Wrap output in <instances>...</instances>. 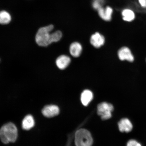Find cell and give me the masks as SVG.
<instances>
[{
	"label": "cell",
	"mask_w": 146,
	"mask_h": 146,
	"mask_svg": "<svg viewBox=\"0 0 146 146\" xmlns=\"http://www.w3.org/2000/svg\"><path fill=\"white\" fill-rule=\"evenodd\" d=\"M18 135L17 127L12 122L5 123L0 129V139L5 145L16 142Z\"/></svg>",
	"instance_id": "obj_1"
},
{
	"label": "cell",
	"mask_w": 146,
	"mask_h": 146,
	"mask_svg": "<svg viewBox=\"0 0 146 146\" xmlns=\"http://www.w3.org/2000/svg\"><path fill=\"white\" fill-rule=\"evenodd\" d=\"M54 28L53 25H50L39 29L35 37L36 42L38 45L46 47L53 43L52 34L50 33Z\"/></svg>",
	"instance_id": "obj_2"
},
{
	"label": "cell",
	"mask_w": 146,
	"mask_h": 146,
	"mask_svg": "<svg viewBox=\"0 0 146 146\" xmlns=\"http://www.w3.org/2000/svg\"><path fill=\"white\" fill-rule=\"evenodd\" d=\"M74 141L76 146H91L93 144L90 133L83 129L76 131L75 135Z\"/></svg>",
	"instance_id": "obj_3"
},
{
	"label": "cell",
	"mask_w": 146,
	"mask_h": 146,
	"mask_svg": "<svg viewBox=\"0 0 146 146\" xmlns=\"http://www.w3.org/2000/svg\"><path fill=\"white\" fill-rule=\"evenodd\" d=\"M114 107L111 104L103 102L98 106V113L103 120H106L111 118Z\"/></svg>",
	"instance_id": "obj_4"
},
{
	"label": "cell",
	"mask_w": 146,
	"mask_h": 146,
	"mask_svg": "<svg viewBox=\"0 0 146 146\" xmlns=\"http://www.w3.org/2000/svg\"><path fill=\"white\" fill-rule=\"evenodd\" d=\"M42 114L46 117L50 118L57 116L60 109L57 106L54 105H46L42 110Z\"/></svg>",
	"instance_id": "obj_5"
},
{
	"label": "cell",
	"mask_w": 146,
	"mask_h": 146,
	"mask_svg": "<svg viewBox=\"0 0 146 146\" xmlns=\"http://www.w3.org/2000/svg\"><path fill=\"white\" fill-rule=\"evenodd\" d=\"M118 55L119 59L121 61L127 60L130 62L134 61V56L131 50L127 47H122L118 51Z\"/></svg>",
	"instance_id": "obj_6"
},
{
	"label": "cell",
	"mask_w": 146,
	"mask_h": 146,
	"mask_svg": "<svg viewBox=\"0 0 146 146\" xmlns=\"http://www.w3.org/2000/svg\"><path fill=\"white\" fill-rule=\"evenodd\" d=\"M35 125V121L34 117L30 114L25 116L22 121V127L25 130H30L34 127Z\"/></svg>",
	"instance_id": "obj_7"
},
{
	"label": "cell",
	"mask_w": 146,
	"mask_h": 146,
	"mask_svg": "<svg viewBox=\"0 0 146 146\" xmlns=\"http://www.w3.org/2000/svg\"><path fill=\"white\" fill-rule=\"evenodd\" d=\"M90 41L93 46L96 48H99L104 44L105 38L99 33L96 32L91 36Z\"/></svg>",
	"instance_id": "obj_8"
},
{
	"label": "cell",
	"mask_w": 146,
	"mask_h": 146,
	"mask_svg": "<svg viewBox=\"0 0 146 146\" xmlns=\"http://www.w3.org/2000/svg\"><path fill=\"white\" fill-rule=\"evenodd\" d=\"M100 17L106 21H110L112 18L113 10L110 7L107 6L105 8L102 7L97 10Z\"/></svg>",
	"instance_id": "obj_9"
},
{
	"label": "cell",
	"mask_w": 146,
	"mask_h": 146,
	"mask_svg": "<svg viewBox=\"0 0 146 146\" xmlns=\"http://www.w3.org/2000/svg\"><path fill=\"white\" fill-rule=\"evenodd\" d=\"M119 129L120 132L128 133L131 132L133 129V125L130 120L127 118L122 119L118 122Z\"/></svg>",
	"instance_id": "obj_10"
},
{
	"label": "cell",
	"mask_w": 146,
	"mask_h": 146,
	"mask_svg": "<svg viewBox=\"0 0 146 146\" xmlns=\"http://www.w3.org/2000/svg\"><path fill=\"white\" fill-rule=\"evenodd\" d=\"M70 62V58L68 56L63 55L57 58L56 63L58 68L61 70H63L68 67Z\"/></svg>",
	"instance_id": "obj_11"
},
{
	"label": "cell",
	"mask_w": 146,
	"mask_h": 146,
	"mask_svg": "<svg viewBox=\"0 0 146 146\" xmlns=\"http://www.w3.org/2000/svg\"><path fill=\"white\" fill-rule=\"evenodd\" d=\"M82 50V45L77 42H74L71 44L69 51L71 55L74 57H78L81 54Z\"/></svg>",
	"instance_id": "obj_12"
},
{
	"label": "cell",
	"mask_w": 146,
	"mask_h": 146,
	"mask_svg": "<svg viewBox=\"0 0 146 146\" xmlns=\"http://www.w3.org/2000/svg\"><path fill=\"white\" fill-rule=\"evenodd\" d=\"M93 98V93L89 90H86L82 93L81 95V101L84 106L88 105L92 101Z\"/></svg>",
	"instance_id": "obj_13"
},
{
	"label": "cell",
	"mask_w": 146,
	"mask_h": 146,
	"mask_svg": "<svg viewBox=\"0 0 146 146\" xmlns=\"http://www.w3.org/2000/svg\"><path fill=\"white\" fill-rule=\"evenodd\" d=\"M124 21L128 22L132 21L135 19V15L134 12L129 9H125L122 12Z\"/></svg>",
	"instance_id": "obj_14"
},
{
	"label": "cell",
	"mask_w": 146,
	"mask_h": 146,
	"mask_svg": "<svg viewBox=\"0 0 146 146\" xmlns=\"http://www.w3.org/2000/svg\"><path fill=\"white\" fill-rule=\"evenodd\" d=\"M11 21V16L8 12L5 11L0 12V24H8Z\"/></svg>",
	"instance_id": "obj_15"
},
{
	"label": "cell",
	"mask_w": 146,
	"mask_h": 146,
	"mask_svg": "<svg viewBox=\"0 0 146 146\" xmlns=\"http://www.w3.org/2000/svg\"><path fill=\"white\" fill-rule=\"evenodd\" d=\"M105 3L104 0H94L92 3V6L95 10H98L103 7Z\"/></svg>",
	"instance_id": "obj_16"
},
{
	"label": "cell",
	"mask_w": 146,
	"mask_h": 146,
	"mask_svg": "<svg viewBox=\"0 0 146 146\" xmlns=\"http://www.w3.org/2000/svg\"><path fill=\"white\" fill-rule=\"evenodd\" d=\"M62 34L59 31H56L52 33V38L53 42H56L60 40L61 39Z\"/></svg>",
	"instance_id": "obj_17"
},
{
	"label": "cell",
	"mask_w": 146,
	"mask_h": 146,
	"mask_svg": "<svg viewBox=\"0 0 146 146\" xmlns=\"http://www.w3.org/2000/svg\"><path fill=\"white\" fill-rule=\"evenodd\" d=\"M127 146H142L141 144L136 140H131L128 142Z\"/></svg>",
	"instance_id": "obj_18"
},
{
	"label": "cell",
	"mask_w": 146,
	"mask_h": 146,
	"mask_svg": "<svg viewBox=\"0 0 146 146\" xmlns=\"http://www.w3.org/2000/svg\"><path fill=\"white\" fill-rule=\"evenodd\" d=\"M139 3L141 6L144 8H146V0H138Z\"/></svg>",
	"instance_id": "obj_19"
}]
</instances>
